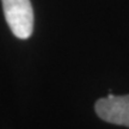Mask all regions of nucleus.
I'll use <instances>...</instances> for the list:
<instances>
[{"label": "nucleus", "instance_id": "nucleus-1", "mask_svg": "<svg viewBox=\"0 0 129 129\" xmlns=\"http://www.w3.org/2000/svg\"><path fill=\"white\" fill-rule=\"evenodd\" d=\"M5 19L16 37L26 40L34 30V10L30 0H1Z\"/></svg>", "mask_w": 129, "mask_h": 129}, {"label": "nucleus", "instance_id": "nucleus-2", "mask_svg": "<svg viewBox=\"0 0 129 129\" xmlns=\"http://www.w3.org/2000/svg\"><path fill=\"white\" fill-rule=\"evenodd\" d=\"M94 108L103 121L129 128V94L114 96L110 92L108 97L98 99Z\"/></svg>", "mask_w": 129, "mask_h": 129}]
</instances>
